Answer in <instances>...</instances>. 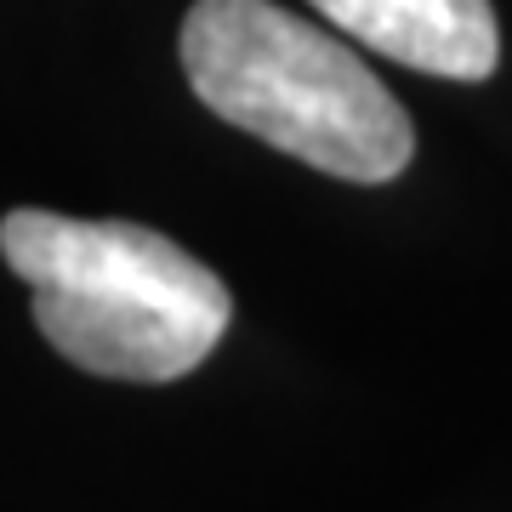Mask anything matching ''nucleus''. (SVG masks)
Here are the masks:
<instances>
[{"label":"nucleus","mask_w":512,"mask_h":512,"mask_svg":"<svg viewBox=\"0 0 512 512\" xmlns=\"http://www.w3.org/2000/svg\"><path fill=\"white\" fill-rule=\"evenodd\" d=\"M0 256L35 291L40 336L114 382H177L211 359L234 319L228 285L143 222L12 211Z\"/></svg>","instance_id":"f257e3e1"},{"label":"nucleus","mask_w":512,"mask_h":512,"mask_svg":"<svg viewBox=\"0 0 512 512\" xmlns=\"http://www.w3.org/2000/svg\"><path fill=\"white\" fill-rule=\"evenodd\" d=\"M183 69L211 114L342 183H393L416 160L399 97L359 52L274 0H194Z\"/></svg>","instance_id":"f03ea898"},{"label":"nucleus","mask_w":512,"mask_h":512,"mask_svg":"<svg viewBox=\"0 0 512 512\" xmlns=\"http://www.w3.org/2000/svg\"><path fill=\"white\" fill-rule=\"evenodd\" d=\"M359 46L439 80H490L501 63V29L490 0H313Z\"/></svg>","instance_id":"7ed1b4c3"}]
</instances>
